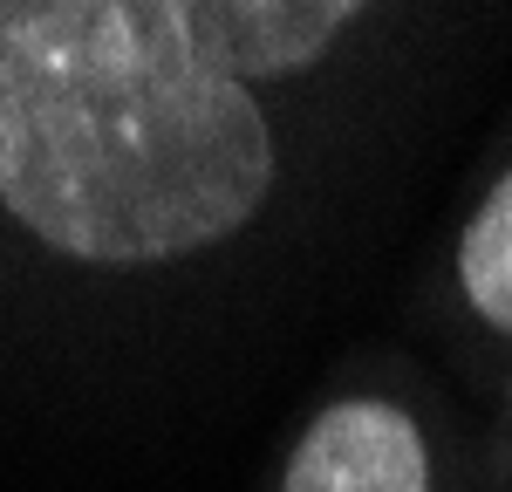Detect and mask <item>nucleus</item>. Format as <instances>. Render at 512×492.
Segmentation results:
<instances>
[{
    "label": "nucleus",
    "instance_id": "obj_1",
    "mask_svg": "<svg viewBox=\"0 0 512 492\" xmlns=\"http://www.w3.org/2000/svg\"><path fill=\"white\" fill-rule=\"evenodd\" d=\"M369 21L355 0H0V212L89 274L226 253L287 192L280 96Z\"/></svg>",
    "mask_w": 512,
    "mask_h": 492
},
{
    "label": "nucleus",
    "instance_id": "obj_2",
    "mask_svg": "<svg viewBox=\"0 0 512 492\" xmlns=\"http://www.w3.org/2000/svg\"><path fill=\"white\" fill-rule=\"evenodd\" d=\"M472 458L410 383H335L274 465V492H465Z\"/></svg>",
    "mask_w": 512,
    "mask_h": 492
},
{
    "label": "nucleus",
    "instance_id": "obj_3",
    "mask_svg": "<svg viewBox=\"0 0 512 492\" xmlns=\"http://www.w3.org/2000/svg\"><path fill=\"white\" fill-rule=\"evenodd\" d=\"M424 322L451 342V356L499 417V451H512V117L485 151L472 192L458 205L444 253L424 287Z\"/></svg>",
    "mask_w": 512,
    "mask_h": 492
}]
</instances>
